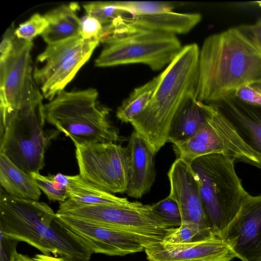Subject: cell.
<instances>
[{
	"label": "cell",
	"instance_id": "cell-22",
	"mask_svg": "<svg viewBox=\"0 0 261 261\" xmlns=\"http://www.w3.org/2000/svg\"><path fill=\"white\" fill-rule=\"evenodd\" d=\"M0 184L6 193L20 199L38 200L41 190L32 174L21 170L0 153Z\"/></svg>",
	"mask_w": 261,
	"mask_h": 261
},
{
	"label": "cell",
	"instance_id": "cell-23",
	"mask_svg": "<svg viewBox=\"0 0 261 261\" xmlns=\"http://www.w3.org/2000/svg\"><path fill=\"white\" fill-rule=\"evenodd\" d=\"M206 121L204 103L199 101L196 92L189 97L173 118L167 142L172 144L193 136Z\"/></svg>",
	"mask_w": 261,
	"mask_h": 261
},
{
	"label": "cell",
	"instance_id": "cell-29",
	"mask_svg": "<svg viewBox=\"0 0 261 261\" xmlns=\"http://www.w3.org/2000/svg\"><path fill=\"white\" fill-rule=\"evenodd\" d=\"M47 27L48 22L44 16L36 13L19 24L15 30V35L18 39L33 41L36 36L42 35Z\"/></svg>",
	"mask_w": 261,
	"mask_h": 261
},
{
	"label": "cell",
	"instance_id": "cell-16",
	"mask_svg": "<svg viewBox=\"0 0 261 261\" xmlns=\"http://www.w3.org/2000/svg\"><path fill=\"white\" fill-rule=\"evenodd\" d=\"M128 152V179L125 193L141 198L150 190L155 178V152L149 143L135 130L126 147Z\"/></svg>",
	"mask_w": 261,
	"mask_h": 261
},
{
	"label": "cell",
	"instance_id": "cell-12",
	"mask_svg": "<svg viewBox=\"0 0 261 261\" xmlns=\"http://www.w3.org/2000/svg\"><path fill=\"white\" fill-rule=\"evenodd\" d=\"M56 214L66 229L95 253L125 256L144 251L133 236L122 231L83 220Z\"/></svg>",
	"mask_w": 261,
	"mask_h": 261
},
{
	"label": "cell",
	"instance_id": "cell-31",
	"mask_svg": "<svg viewBox=\"0 0 261 261\" xmlns=\"http://www.w3.org/2000/svg\"><path fill=\"white\" fill-rule=\"evenodd\" d=\"M39 189L50 201L64 202L69 198L67 188L58 190L55 187L52 175L44 176L39 173L31 174Z\"/></svg>",
	"mask_w": 261,
	"mask_h": 261
},
{
	"label": "cell",
	"instance_id": "cell-30",
	"mask_svg": "<svg viewBox=\"0 0 261 261\" xmlns=\"http://www.w3.org/2000/svg\"><path fill=\"white\" fill-rule=\"evenodd\" d=\"M151 205L160 217L173 227H177L181 225V217L179 206L176 202L168 196Z\"/></svg>",
	"mask_w": 261,
	"mask_h": 261
},
{
	"label": "cell",
	"instance_id": "cell-27",
	"mask_svg": "<svg viewBox=\"0 0 261 261\" xmlns=\"http://www.w3.org/2000/svg\"><path fill=\"white\" fill-rule=\"evenodd\" d=\"M115 6L130 15H146L172 11L174 5L168 2L152 1H116Z\"/></svg>",
	"mask_w": 261,
	"mask_h": 261
},
{
	"label": "cell",
	"instance_id": "cell-7",
	"mask_svg": "<svg viewBox=\"0 0 261 261\" xmlns=\"http://www.w3.org/2000/svg\"><path fill=\"white\" fill-rule=\"evenodd\" d=\"M32 41L16 39L14 48L0 63V130L16 115L44 108L33 75Z\"/></svg>",
	"mask_w": 261,
	"mask_h": 261
},
{
	"label": "cell",
	"instance_id": "cell-34",
	"mask_svg": "<svg viewBox=\"0 0 261 261\" xmlns=\"http://www.w3.org/2000/svg\"><path fill=\"white\" fill-rule=\"evenodd\" d=\"M238 27L261 50V18L252 24L241 25Z\"/></svg>",
	"mask_w": 261,
	"mask_h": 261
},
{
	"label": "cell",
	"instance_id": "cell-28",
	"mask_svg": "<svg viewBox=\"0 0 261 261\" xmlns=\"http://www.w3.org/2000/svg\"><path fill=\"white\" fill-rule=\"evenodd\" d=\"M87 14L97 19L102 25L111 23L124 12L118 9L113 2H92L83 6Z\"/></svg>",
	"mask_w": 261,
	"mask_h": 261
},
{
	"label": "cell",
	"instance_id": "cell-32",
	"mask_svg": "<svg viewBox=\"0 0 261 261\" xmlns=\"http://www.w3.org/2000/svg\"><path fill=\"white\" fill-rule=\"evenodd\" d=\"M239 101L261 108V81L246 84L239 88L233 93Z\"/></svg>",
	"mask_w": 261,
	"mask_h": 261
},
{
	"label": "cell",
	"instance_id": "cell-24",
	"mask_svg": "<svg viewBox=\"0 0 261 261\" xmlns=\"http://www.w3.org/2000/svg\"><path fill=\"white\" fill-rule=\"evenodd\" d=\"M67 192L70 200L79 204H122L128 202L122 198L106 192L84 179L80 174L68 175Z\"/></svg>",
	"mask_w": 261,
	"mask_h": 261
},
{
	"label": "cell",
	"instance_id": "cell-8",
	"mask_svg": "<svg viewBox=\"0 0 261 261\" xmlns=\"http://www.w3.org/2000/svg\"><path fill=\"white\" fill-rule=\"evenodd\" d=\"M206 121L191 137L173 143L177 159L191 165L196 159L220 153L253 164L257 153L240 136L215 104L204 103Z\"/></svg>",
	"mask_w": 261,
	"mask_h": 261
},
{
	"label": "cell",
	"instance_id": "cell-40",
	"mask_svg": "<svg viewBox=\"0 0 261 261\" xmlns=\"http://www.w3.org/2000/svg\"><path fill=\"white\" fill-rule=\"evenodd\" d=\"M252 4L258 6V7H261V1H255L251 2Z\"/></svg>",
	"mask_w": 261,
	"mask_h": 261
},
{
	"label": "cell",
	"instance_id": "cell-39",
	"mask_svg": "<svg viewBox=\"0 0 261 261\" xmlns=\"http://www.w3.org/2000/svg\"><path fill=\"white\" fill-rule=\"evenodd\" d=\"M13 261H33L32 257L19 253L16 251L13 255Z\"/></svg>",
	"mask_w": 261,
	"mask_h": 261
},
{
	"label": "cell",
	"instance_id": "cell-15",
	"mask_svg": "<svg viewBox=\"0 0 261 261\" xmlns=\"http://www.w3.org/2000/svg\"><path fill=\"white\" fill-rule=\"evenodd\" d=\"M144 251L148 261H231L237 258L229 242L218 237L185 243L164 240Z\"/></svg>",
	"mask_w": 261,
	"mask_h": 261
},
{
	"label": "cell",
	"instance_id": "cell-9",
	"mask_svg": "<svg viewBox=\"0 0 261 261\" xmlns=\"http://www.w3.org/2000/svg\"><path fill=\"white\" fill-rule=\"evenodd\" d=\"M44 108L14 116L0 130V153L29 174L39 173L45 165V152L60 132L44 129Z\"/></svg>",
	"mask_w": 261,
	"mask_h": 261
},
{
	"label": "cell",
	"instance_id": "cell-21",
	"mask_svg": "<svg viewBox=\"0 0 261 261\" xmlns=\"http://www.w3.org/2000/svg\"><path fill=\"white\" fill-rule=\"evenodd\" d=\"M99 43L98 38L87 40L83 48L63 63L40 87L43 97L51 101L64 90L81 68L89 60Z\"/></svg>",
	"mask_w": 261,
	"mask_h": 261
},
{
	"label": "cell",
	"instance_id": "cell-35",
	"mask_svg": "<svg viewBox=\"0 0 261 261\" xmlns=\"http://www.w3.org/2000/svg\"><path fill=\"white\" fill-rule=\"evenodd\" d=\"M12 26L5 32L0 44V63L4 61L12 51L16 37Z\"/></svg>",
	"mask_w": 261,
	"mask_h": 261
},
{
	"label": "cell",
	"instance_id": "cell-10",
	"mask_svg": "<svg viewBox=\"0 0 261 261\" xmlns=\"http://www.w3.org/2000/svg\"><path fill=\"white\" fill-rule=\"evenodd\" d=\"M182 48L176 35L142 32L105 45L95 61L99 67L141 63L153 70L168 65Z\"/></svg>",
	"mask_w": 261,
	"mask_h": 261
},
{
	"label": "cell",
	"instance_id": "cell-5",
	"mask_svg": "<svg viewBox=\"0 0 261 261\" xmlns=\"http://www.w3.org/2000/svg\"><path fill=\"white\" fill-rule=\"evenodd\" d=\"M235 161L214 153L199 157L191 164L208 222L216 235L222 239L248 194L235 171Z\"/></svg>",
	"mask_w": 261,
	"mask_h": 261
},
{
	"label": "cell",
	"instance_id": "cell-33",
	"mask_svg": "<svg viewBox=\"0 0 261 261\" xmlns=\"http://www.w3.org/2000/svg\"><path fill=\"white\" fill-rule=\"evenodd\" d=\"M80 20V35L83 39L98 38L103 25L97 19L86 14Z\"/></svg>",
	"mask_w": 261,
	"mask_h": 261
},
{
	"label": "cell",
	"instance_id": "cell-36",
	"mask_svg": "<svg viewBox=\"0 0 261 261\" xmlns=\"http://www.w3.org/2000/svg\"><path fill=\"white\" fill-rule=\"evenodd\" d=\"M0 261H13L17 242L0 232Z\"/></svg>",
	"mask_w": 261,
	"mask_h": 261
},
{
	"label": "cell",
	"instance_id": "cell-26",
	"mask_svg": "<svg viewBox=\"0 0 261 261\" xmlns=\"http://www.w3.org/2000/svg\"><path fill=\"white\" fill-rule=\"evenodd\" d=\"M214 237H218L213 232L204 229L196 224L182 223L179 227L175 228L164 240L174 243H185Z\"/></svg>",
	"mask_w": 261,
	"mask_h": 261
},
{
	"label": "cell",
	"instance_id": "cell-17",
	"mask_svg": "<svg viewBox=\"0 0 261 261\" xmlns=\"http://www.w3.org/2000/svg\"><path fill=\"white\" fill-rule=\"evenodd\" d=\"M131 34L158 32L176 35L186 34L201 21L197 13L165 12L146 15L124 14L120 16Z\"/></svg>",
	"mask_w": 261,
	"mask_h": 261
},
{
	"label": "cell",
	"instance_id": "cell-19",
	"mask_svg": "<svg viewBox=\"0 0 261 261\" xmlns=\"http://www.w3.org/2000/svg\"><path fill=\"white\" fill-rule=\"evenodd\" d=\"M78 4L63 5L44 15L48 27L41 35L44 41L53 44L80 36V19L76 12Z\"/></svg>",
	"mask_w": 261,
	"mask_h": 261
},
{
	"label": "cell",
	"instance_id": "cell-25",
	"mask_svg": "<svg viewBox=\"0 0 261 261\" xmlns=\"http://www.w3.org/2000/svg\"><path fill=\"white\" fill-rule=\"evenodd\" d=\"M161 74L135 88L118 108L116 117L122 122L130 123L145 109L161 80Z\"/></svg>",
	"mask_w": 261,
	"mask_h": 261
},
{
	"label": "cell",
	"instance_id": "cell-14",
	"mask_svg": "<svg viewBox=\"0 0 261 261\" xmlns=\"http://www.w3.org/2000/svg\"><path fill=\"white\" fill-rule=\"evenodd\" d=\"M168 177L170 183L168 196L174 200L179 206L181 223L196 224L216 235L206 215L198 180L191 165L180 159H176L168 172Z\"/></svg>",
	"mask_w": 261,
	"mask_h": 261
},
{
	"label": "cell",
	"instance_id": "cell-13",
	"mask_svg": "<svg viewBox=\"0 0 261 261\" xmlns=\"http://www.w3.org/2000/svg\"><path fill=\"white\" fill-rule=\"evenodd\" d=\"M224 239L242 261H261V195L247 194Z\"/></svg>",
	"mask_w": 261,
	"mask_h": 261
},
{
	"label": "cell",
	"instance_id": "cell-6",
	"mask_svg": "<svg viewBox=\"0 0 261 261\" xmlns=\"http://www.w3.org/2000/svg\"><path fill=\"white\" fill-rule=\"evenodd\" d=\"M59 213L126 233L137 239L144 249L164 241L176 228L160 217L151 205L138 201L86 205L68 199L60 204Z\"/></svg>",
	"mask_w": 261,
	"mask_h": 261
},
{
	"label": "cell",
	"instance_id": "cell-18",
	"mask_svg": "<svg viewBox=\"0 0 261 261\" xmlns=\"http://www.w3.org/2000/svg\"><path fill=\"white\" fill-rule=\"evenodd\" d=\"M217 106L243 140L261 156V108L229 96Z\"/></svg>",
	"mask_w": 261,
	"mask_h": 261
},
{
	"label": "cell",
	"instance_id": "cell-3",
	"mask_svg": "<svg viewBox=\"0 0 261 261\" xmlns=\"http://www.w3.org/2000/svg\"><path fill=\"white\" fill-rule=\"evenodd\" d=\"M200 49L196 43L182 47L161 73V80L143 111L130 124L155 153L167 142L171 124L189 97L196 92Z\"/></svg>",
	"mask_w": 261,
	"mask_h": 261
},
{
	"label": "cell",
	"instance_id": "cell-37",
	"mask_svg": "<svg viewBox=\"0 0 261 261\" xmlns=\"http://www.w3.org/2000/svg\"><path fill=\"white\" fill-rule=\"evenodd\" d=\"M33 261H68L67 259L59 256L37 254L32 257Z\"/></svg>",
	"mask_w": 261,
	"mask_h": 261
},
{
	"label": "cell",
	"instance_id": "cell-1",
	"mask_svg": "<svg viewBox=\"0 0 261 261\" xmlns=\"http://www.w3.org/2000/svg\"><path fill=\"white\" fill-rule=\"evenodd\" d=\"M261 81V50L238 28L207 37L199 51L197 99L217 103L240 87Z\"/></svg>",
	"mask_w": 261,
	"mask_h": 261
},
{
	"label": "cell",
	"instance_id": "cell-4",
	"mask_svg": "<svg viewBox=\"0 0 261 261\" xmlns=\"http://www.w3.org/2000/svg\"><path fill=\"white\" fill-rule=\"evenodd\" d=\"M94 88L60 92L44 105L45 121L70 139L98 143L122 142L125 138L109 118L110 109L97 100Z\"/></svg>",
	"mask_w": 261,
	"mask_h": 261
},
{
	"label": "cell",
	"instance_id": "cell-20",
	"mask_svg": "<svg viewBox=\"0 0 261 261\" xmlns=\"http://www.w3.org/2000/svg\"><path fill=\"white\" fill-rule=\"evenodd\" d=\"M87 40L81 36L59 43L49 44L37 58L41 67H35L34 80L38 86H42L66 61L75 55Z\"/></svg>",
	"mask_w": 261,
	"mask_h": 261
},
{
	"label": "cell",
	"instance_id": "cell-11",
	"mask_svg": "<svg viewBox=\"0 0 261 261\" xmlns=\"http://www.w3.org/2000/svg\"><path fill=\"white\" fill-rule=\"evenodd\" d=\"M71 140L81 176L110 193L125 192L128 166L126 148L114 143Z\"/></svg>",
	"mask_w": 261,
	"mask_h": 261
},
{
	"label": "cell",
	"instance_id": "cell-38",
	"mask_svg": "<svg viewBox=\"0 0 261 261\" xmlns=\"http://www.w3.org/2000/svg\"><path fill=\"white\" fill-rule=\"evenodd\" d=\"M53 178L61 184L67 188L69 183L68 175H64L61 173H58L55 175H53Z\"/></svg>",
	"mask_w": 261,
	"mask_h": 261
},
{
	"label": "cell",
	"instance_id": "cell-2",
	"mask_svg": "<svg viewBox=\"0 0 261 261\" xmlns=\"http://www.w3.org/2000/svg\"><path fill=\"white\" fill-rule=\"evenodd\" d=\"M0 232L24 242L42 254L68 261H90L92 252L70 233L46 203L12 197L1 189Z\"/></svg>",
	"mask_w": 261,
	"mask_h": 261
}]
</instances>
